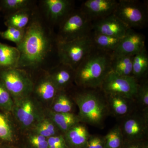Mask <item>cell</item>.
<instances>
[{"label":"cell","instance_id":"1","mask_svg":"<svg viewBox=\"0 0 148 148\" xmlns=\"http://www.w3.org/2000/svg\"><path fill=\"white\" fill-rule=\"evenodd\" d=\"M53 43L50 31L40 18L33 16L23 40L16 45L19 53L16 68L24 70L39 68L52 51Z\"/></svg>","mask_w":148,"mask_h":148},{"label":"cell","instance_id":"2","mask_svg":"<svg viewBox=\"0 0 148 148\" xmlns=\"http://www.w3.org/2000/svg\"><path fill=\"white\" fill-rule=\"evenodd\" d=\"M112 53L94 47L75 71L77 86L81 88L100 89L110 72Z\"/></svg>","mask_w":148,"mask_h":148},{"label":"cell","instance_id":"3","mask_svg":"<svg viewBox=\"0 0 148 148\" xmlns=\"http://www.w3.org/2000/svg\"><path fill=\"white\" fill-rule=\"evenodd\" d=\"M79 109L81 122L103 128L110 115L105 94L100 89L82 88L73 98Z\"/></svg>","mask_w":148,"mask_h":148},{"label":"cell","instance_id":"4","mask_svg":"<svg viewBox=\"0 0 148 148\" xmlns=\"http://www.w3.org/2000/svg\"><path fill=\"white\" fill-rule=\"evenodd\" d=\"M56 42H66L89 36L92 22L81 9L72 10L59 23Z\"/></svg>","mask_w":148,"mask_h":148},{"label":"cell","instance_id":"5","mask_svg":"<svg viewBox=\"0 0 148 148\" xmlns=\"http://www.w3.org/2000/svg\"><path fill=\"white\" fill-rule=\"evenodd\" d=\"M59 63L66 64L75 71L83 60L94 48L91 35L66 42H56Z\"/></svg>","mask_w":148,"mask_h":148},{"label":"cell","instance_id":"6","mask_svg":"<svg viewBox=\"0 0 148 148\" xmlns=\"http://www.w3.org/2000/svg\"><path fill=\"white\" fill-rule=\"evenodd\" d=\"M113 14L130 29H141L147 24L148 4L138 0H119Z\"/></svg>","mask_w":148,"mask_h":148},{"label":"cell","instance_id":"7","mask_svg":"<svg viewBox=\"0 0 148 148\" xmlns=\"http://www.w3.org/2000/svg\"><path fill=\"white\" fill-rule=\"evenodd\" d=\"M0 80L13 101L30 96L33 92L34 82L24 69L17 68L0 69Z\"/></svg>","mask_w":148,"mask_h":148},{"label":"cell","instance_id":"8","mask_svg":"<svg viewBox=\"0 0 148 148\" xmlns=\"http://www.w3.org/2000/svg\"><path fill=\"white\" fill-rule=\"evenodd\" d=\"M119 124L124 141L148 140V112L137 108L121 119Z\"/></svg>","mask_w":148,"mask_h":148},{"label":"cell","instance_id":"9","mask_svg":"<svg viewBox=\"0 0 148 148\" xmlns=\"http://www.w3.org/2000/svg\"><path fill=\"white\" fill-rule=\"evenodd\" d=\"M138 82L132 76H123L110 72L100 89L105 95H118L135 100Z\"/></svg>","mask_w":148,"mask_h":148},{"label":"cell","instance_id":"10","mask_svg":"<svg viewBox=\"0 0 148 148\" xmlns=\"http://www.w3.org/2000/svg\"><path fill=\"white\" fill-rule=\"evenodd\" d=\"M12 111L16 120L24 129L34 127L44 116L38 106L30 96L14 101Z\"/></svg>","mask_w":148,"mask_h":148},{"label":"cell","instance_id":"11","mask_svg":"<svg viewBox=\"0 0 148 148\" xmlns=\"http://www.w3.org/2000/svg\"><path fill=\"white\" fill-rule=\"evenodd\" d=\"M117 3L116 0H87L80 9L92 22L113 14Z\"/></svg>","mask_w":148,"mask_h":148},{"label":"cell","instance_id":"12","mask_svg":"<svg viewBox=\"0 0 148 148\" xmlns=\"http://www.w3.org/2000/svg\"><path fill=\"white\" fill-rule=\"evenodd\" d=\"M92 32L110 36L122 38L130 28L113 14L92 22Z\"/></svg>","mask_w":148,"mask_h":148},{"label":"cell","instance_id":"13","mask_svg":"<svg viewBox=\"0 0 148 148\" xmlns=\"http://www.w3.org/2000/svg\"><path fill=\"white\" fill-rule=\"evenodd\" d=\"M145 36L129 29L113 53L134 56L145 48Z\"/></svg>","mask_w":148,"mask_h":148},{"label":"cell","instance_id":"14","mask_svg":"<svg viewBox=\"0 0 148 148\" xmlns=\"http://www.w3.org/2000/svg\"><path fill=\"white\" fill-rule=\"evenodd\" d=\"M110 115L118 119L128 115L137 109L135 100L118 95H105Z\"/></svg>","mask_w":148,"mask_h":148},{"label":"cell","instance_id":"15","mask_svg":"<svg viewBox=\"0 0 148 148\" xmlns=\"http://www.w3.org/2000/svg\"><path fill=\"white\" fill-rule=\"evenodd\" d=\"M73 1L70 0H44L43 6L48 19L59 23L72 10Z\"/></svg>","mask_w":148,"mask_h":148},{"label":"cell","instance_id":"16","mask_svg":"<svg viewBox=\"0 0 148 148\" xmlns=\"http://www.w3.org/2000/svg\"><path fill=\"white\" fill-rule=\"evenodd\" d=\"M48 75L58 91H65L72 82H75V70L62 63H58Z\"/></svg>","mask_w":148,"mask_h":148},{"label":"cell","instance_id":"17","mask_svg":"<svg viewBox=\"0 0 148 148\" xmlns=\"http://www.w3.org/2000/svg\"><path fill=\"white\" fill-rule=\"evenodd\" d=\"M63 135L69 148H86L90 134L87 125L79 122Z\"/></svg>","mask_w":148,"mask_h":148},{"label":"cell","instance_id":"18","mask_svg":"<svg viewBox=\"0 0 148 148\" xmlns=\"http://www.w3.org/2000/svg\"><path fill=\"white\" fill-rule=\"evenodd\" d=\"M133 57V56L112 53L110 72L123 76H132Z\"/></svg>","mask_w":148,"mask_h":148},{"label":"cell","instance_id":"19","mask_svg":"<svg viewBox=\"0 0 148 148\" xmlns=\"http://www.w3.org/2000/svg\"><path fill=\"white\" fill-rule=\"evenodd\" d=\"M48 117L63 134L77 123L81 122L78 115L74 113H56L50 110Z\"/></svg>","mask_w":148,"mask_h":148},{"label":"cell","instance_id":"20","mask_svg":"<svg viewBox=\"0 0 148 148\" xmlns=\"http://www.w3.org/2000/svg\"><path fill=\"white\" fill-rule=\"evenodd\" d=\"M19 59L17 48L0 42V69L16 68Z\"/></svg>","mask_w":148,"mask_h":148},{"label":"cell","instance_id":"21","mask_svg":"<svg viewBox=\"0 0 148 148\" xmlns=\"http://www.w3.org/2000/svg\"><path fill=\"white\" fill-rule=\"evenodd\" d=\"M123 37L110 36L93 32L91 34L94 47L99 50L110 53H113L115 51Z\"/></svg>","mask_w":148,"mask_h":148},{"label":"cell","instance_id":"22","mask_svg":"<svg viewBox=\"0 0 148 148\" xmlns=\"http://www.w3.org/2000/svg\"><path fill=\"white\" fill-rule=\"evenodd\" d=\"M148 72V55L146 48L133 56L132 76L138 82L147 78Z\"/></svg>","mask_w":148,"mask_h":148},{"label":"cell","instance_id":"23","mask_svg":"<svg viewBox=\"0 0 148 148\" xmlns=\"http://www.w3.org/2000/svg\"><path fill=\"white\" fill-rule=\"evenodd\" d=\"M34 15L31 9L18 11L8 14L4 24L7 27H13L25 29L32 21Z\"/></svg>","mask_w":148,"mask_h":148},{"label":"cell","instance_id":"24","mask_svg":"<svg viewBox=\"0 0 148 148\" xmlns=\"http://www.w3.org/2000/svg\"><path fill=\"white\" fill-rule=\"evenodd\" d=\"M38 97L45 101H53L58 90L48 75L34 86V90Z\"/></svg>","mask_w":148,"mask_h":148},{"label":"cell","instance_id":"25","mask_svg":"<svg viewBox=\"0 0 148 148\" xmlns=\"http://www.w3.org/2000/svg\"><path fill=\"white\" fill-rule=\"evenodd\" d=\"M75 102L65 91H58L52 101L51 111L56 113H73Z\"/></svg>","mask_w":148,"mask_h":148},{"label":"cell","instance_id":"26","mask_svg":"<svg viewBox=\"0 0 148 148\" xmlns=\"http://www.w3.org/2000/svg\"><path fill=\"white\" fill-rule=\"evenodd\" d=\"M34 132L35 134H38L48 138L54 135L62 134L55 124L49 117H44L41 118L35 125Z\"/></svg>","mask_w":148,"mask_h":148},{"label":"cell","instance_id":"27","mask_svg":"<svg viewBox=\"0 0 148 148\" xmlns=\"http://www.w3.org/2000/svg\"><path fill=\"white\" fill-rule=\"evenodd\" d=\"M32 3L30 0H1L0 9L9 14L18 11L31 9Z\"/></svg>","mask_w":148,"mask_h":148},{"label":"cell","instance_id":"28","mask_svg":"<svg viewBox=\"0 0 148 148\" xmlns=\"http://www.w3.org/2000/svg\"><path fill=\"white\" fill-rule=\"evenodd\" d=\"M104 136L105 148H121L124 142V138L118 124L114 125Z\"/></svg>","mask_w":148,"mask_h":148},{"label":"cell","instance_id":"29","mask_svg":"<svg viewBox=\"0 0 148 148\" xmlns=\"http://www.w3.org/2000/svg\"><path fill=\"white\" fill-rule=\"evenodd\" d=\"M138 82V90L135 98L137 108L143 112H148V82L146 79Z\"/></svg>","mask_w":148,"mask_h":148},{"label":"cell","instance_id":"30","mask_svg":"<svg viewBox=\"0 0 148 148\" xmlns=\"http://www.w3.org/2000/svg\"><path fill=\"white\" fill-rule=\"evenodd\" d=\"M13 139V130L10 121L5 114L0 112V140L12 142Z\"/></svg>","mask_w":148,"mask_h":148},{"label":"cell","instance_id":"31","mask_svg":"<svg viewBox=\"0 0 148 148\" xmlns=\"http://www.w3.org/2000/svg\"><path fill=\"white\" fill-rule=\"evenodd\" d=\"M25 30L26 29H19L15 27H7L5 31L0 32V36L4 39L15 43L16 45L23 40Z\"/></svg>","mask_w":148,"mask_h":148},{"label":"cell","instance_id":"32","mask_svg":"<svg viewBox=\"0 0 148 148\" xmlns=\"http://www.w3.org/2000/svg\"><path fill=\"white\" fill-rule=\"evenodd\" d=\"M14 101L11 95L0 80V108L4 110L12 111Z\"/></svg>","mask_w":148,"mask_h":148},{"label":"cell","instance_id":"33","mask_svg":"<svg viewBox=\"0 0 148 148\" xmlns=\"http://www.w3.org/2000/svg\"><path fill=\"white\" fill-rule=\"evenodd\" d=\"M48 148H69L63 134H58L47 138Z\"/></svg>","mask_w":148,"mask_h":148},{"label":"cell","instance_id":"34","mask_svg":"<svg viewBox=\"0 0 148 148\" xmlns=\"http://www.w3.org/2000/svg\"><path fill=\"white\" fill-rule=\"evenodd\" d=\"M29 142L34 148H48L47 138L38 134L30 135Z\"/></svg>","mask_w":148,"mask_h":148},{"label":"cell","instance_id":"35","mask_svg":"<svg viewBox=\"0 0 148 148\" xmlns=\"http://www.w3.org/2000/svg\"><path fill=\"white\" fill-rule=\"evenodd\" d=\"M86 148H105L104 136L99 135H90Z\"/></svg>","mask_w":148,"mask_h":148},{"label":"cell","instance_id":"36","mask_svg":"<svg viewBox=\"0 0 148 148\" xmlns=\"http://www.w3.org/2000/svg\"><path fill=\"white\" fill-rule=\"evenodd\" d=\"M121 148H148V140L124 141Z\"/></svg>","mask_w":148,"mask_h":148},{"label":"cell","instance_id":"37","mask_svg":"<svg viewBox=\"0 0 148 148\" xmlns=\"http://www.w3.org/2000/svg\"><path fill=\"white\" fill-rule=\"evenodd\" d=\"M0 148H10L7 147H0Z\"/></svg>","mask_w":148,"mask_h":148},{"label":"cell","instance_id":"38","mask_svg":"<svg viewBox=\"0 0 148 148\" xmlns=\"http://www.w3.org/2000/svg\"><path fill=\"white\" fill-rule=\"evenodd\" d=\"M0 10H1V9H0Z\"/></svg>","mask_w":148,"mask_h":148}]
</instances>
